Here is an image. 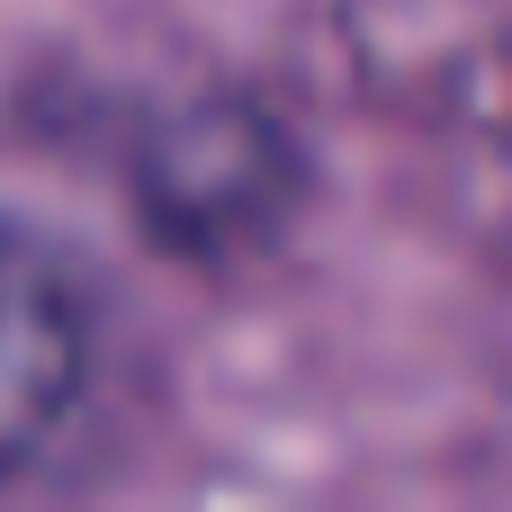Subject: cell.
Returning <instances> with one entry per match:
<instances>
[{"label":"cell","instance_id":"obj_1","mask_svg":"<svg viewBox=\"0 0 512 512\" xmlns=\"http://www.w3.org/2000/svg\"><path fill=\"white\" fill-rule=\"evenodd\" d=\"M0 126L99 180L126 243L189 279V288H243L315 225L333 162L315 126L252 72H99V63H27L0 99Z\"/></svg>","mask_w":512,"mask_h":512},{"label":"cell","instance_id":"obj_2","mask_svg":"<svg viewBox=\"0 0 512 512\" xmlns=\"http://www.w3.org/2000/svg\"><path fill=\"white\" fill-rule=\"evenodd\" d=\"M126 378V306L108 270L0 198V495L72 486Z\"/></svg>","mask_w":512,"mask_h":512}]
</instances>
